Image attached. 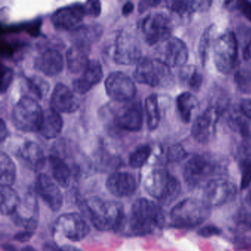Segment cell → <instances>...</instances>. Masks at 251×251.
Wrapping results in <instances>:
<instances>
[{
	"label": "cell",
	"mask_w": 251,
	"mask_h": 251,
	"mask_svg": "<svg viewBox=\"0 0 251 251\" xmlns=\"http://www.w3.org/2000/svg\"><path fill=\"white\" fill-rule=\"evenodd\" d=\"M133 77L139 83L151 87H168L173 83L170 67L156 59L142 58L137 63Z\"/></svg>",
	"instance_id": "5"
},
{
	"label": "cell",
	"mask_w": 251,
	"mask_h": 251,
	"mask_svg": "<svg viewBox=\"0 0 251 251\" xmlns=\"http://www.w3.org/2000/svg\"><path fill=\"white\" fill-rule=\"evenodd\" d=\"M241 176V189H247L251 183V155L242 156L239 162Z\"/></svg>",
	"instance_id": "37"
},
{
	"label": "cell",
	"mask_w": 251,
	"mask_h": 251,
	"mask_svg": "<svg viewBox=\"0 0 251 251\" xmlns=\"http://www.w3.org/2000/svg\"><path fill=\"white\" fill-rule=\"evenodd\" d=\"M221 114L220 110L211 106L195 120L192 125V135L197 142L205 144L213 139L215 135L217 121Z\"/></svg>",
	"instance_id": "16"
},
{
	"label": "cell",
	"mask_w": 251,
	"mask_h": 251,
	"mask_svg": "<svg viewBox=\"0 0 251 251\" xmlns=\"http://www.w3.org/2000/svg\"><path fill=\"white\" fill-rule=\"evenodd\" d=\"M152 149L148 145H142L136 148L129 156V165L132 168L138 169L146 164L151 155Z\"/></svg>",
	"instance_id": "35"
},
{
	"label": "cell",
	"mask_w": 251,
	"mask_h": 251,
	"mask_svg": "<svg viewBox=\"0 0 251 251\" xmlns=\"http://www.w3.org/2000/svg\"><path fill=\"white\" fill-rule=\"evenodd\" d=\"M235 82L242 92H251V75L246 70H239L236 73Z\"/></svg>",
	"instance_id": "40"
},
{
	"label": "cell",
	"mask_w": 251,
	"mask_h": 251,
	"mask_svg": "<svg viewBox=\"0 0 251 251\" xmlns=\"http://www.w3.org/2000/svg\"><path fill=\"white\" fill-rule=\"evenodd\" d=\"M86 16L92 17H98L100 15L102 11V3L98 0H90L83 4Z\"/></svg>",
	"instance_id": "42"
},
{
	"label": "cell",
	"mask_w": 251,
	"mask_h": 251,
	"mask_svg": "<svg viewBox=\"0 0 251 251\" xmlns=\"http://www.w3.org/2000/svg\"><path fill=\"white\" fill-rule=\"evenodd\" d=\"M17 167L11 157L1 152L0 153V184L11 186L17 179Z\"/></svg>",
	"instance_id": "30"
},
{
	"label": "cell",
	"mask_w": 251,
	"mask_h": 251,
	"mask_svg": "<svg viewBox=\"0 0 251 251\" xmlns=\"http://www.w3.org/2000/svg\"><path fill=\"white\" fill-rule=\"evenodd\" d=\"M164 217L159 205L146 198L134 201L126 225L130 234L143 236L152 233L164 226Z\"/></svg>",
	"instance_id": "2"
},
{
	"label": "cell",
	"mask_w": 251,
	"mask_h": 251,
	"mask_svg": "<svg viewBox=\"0 0 251 251\" xmlns=\"http://www.w3.org/2000/svg\"><path fill=\"white\" fill-rule=\"evenodd\" d=\"M29 89L39 99L42 100L47 96L50 91V85L45 79L33 76L27 80Z\"/></svg>",
	"instance_id": "36"
},
{
	"label": "cell",
	"mask_w": 251,
	"mask_h": 251,
	"mask_svg": "<svg viewBox=\"0 0 251 251\" xmlns=\"http://www.w3.org/2000/svg\"><path fill=\"white\" fill-rule=\"evenodd\" d=\"M213 52L214 64L218 71L229 74L237 62L238 43L233 32L226 30L214 40Z\"/></svg>",
	"instance_id": "7"
},
{
	"label": "cell",
	"mask_w": 251,
	"mask_h": 251,
	"mask_svg": "<svg viewBox=\"0 0 251 251\" xmlns=\"http://www.w3.org/2000/svg\"><path fill=\"white\" fill-rule=\"evenodd\" d=\"M35 234V230H25L24 231L19 232L14 236V240L18 241L21 243L29 242Z\"/></svg>",
	"instance_id": "48"
},
{
	"label": "cell",
	"mask_w": 251,
	"mask_h": 251,
	"mask_svg": "<svg viewBox=\"0 0 251 251\" xmlns=\"http://www.w3.org/2000/svg\"><path fill=\"white\" fill-rule=\"evenodd\" d=\"M105 86L109 98L117 102H131L137 93L133 80L121 72L110 74L105 80Z\"/></svg>",
	"instance_id": "13"
},
{
	"label": "cell",
	"mask_w": 251,
	"mask_h": 251,
	"mask_svg": "<svg viewBox=\"0 0 251 251\" xmlns=\"http://www.w3.org/2000/svg\"><path fill=\"white\" fill-rule=\"evenodd\" d=\"M91 47L80 42H74L67 52V64L73 74L84 71L90 60L89 52Z\"/></svg>",
	"instance_id": "24"
},
{
	"label": "cell",
	"mask_w": 251,
	"mask_h": 251,
	"mask_svg": "<svg viewBox=\"0 0 251 251\" xmlns=\"http://www.w3.org/2000/svg\"><path fill=\"white\" fill-rule=\"evenodd\" d=\"M85 16L83 4H74L58 8L52 14L51 21L57 30L75 32L83 26Z\"/></svg>",
	"instance_id": "15"
},
{
	"label": "cell",
	"mask_w": 251,
	"mask_h": 251,
	"mask_svg": "<svg viewBox=\"0 0 251 251\" xmlns=\"http://www.w3.org/2000/svg\"><path fill=\"white\" fill-rule=\"evenodd\" d=\"M95 164L98 170L107 171L117 167L119 164V160L107 152H100Z\"/></svg>",
	"instance_id": "39"
},
{
	"label": "cell",
	"mask_w": 251,
	"mask_h": 251,
	"mask_svg": "<svg viewBox=\"0 0 251 251\" xmlns=\"http://www.w3.org/2000/svg\"><path fill=\"white\" fill-rule=\"evenodd\" d=\"M44 112L37 101L30 97L22 98L13 108L12 121L16 128L21 131H39Z\"/></svg>",
	"instance_id": "6"
},
{
	"label": "cell",
	"mask_w": 251,
	"mask_h": 251,
	"mask_svg": "<svg viewBox=\"0 0 251 251\" xmlns=\"http://www.w3.org/2000/svg\"><path fill=\"white\" fill-rule=\"evenodd\" d=\"M140 44L136 36L123 30L119 33L115 42L114 60L117 64L130 65L137 64L142 58Z\"/></svg>",
	"instance_id": "12"
},
{
	"label": "cell",
	"mask_w": 251,
	"mask_h": 251,
	"mask_svg": "<svg viewBox=\"0 0 251 251\" xmlns=\"http://www.w3.org/2000/svg\"><path fill=\"white\" fill-rule=\"evenodd\" d=\"M177 107L182 120L184 123H190L194 113L199 107L198 99L190 92H183L177 97Z\"/></svg>",
	"instance_id": "29"
},
{
	"label": "cell",
	"mask_w": 251,
	"mask_h": 251,
	"mask_svg": "<svg viewBox=\"0 0 251 251\" xmlns=\"http://www.w3.org/2000/svg\"><path fill=\"white\" fill-rule=\"evenodd\" d=\"M21 251H37L35 248L31 246H26L22 248Z\"/></svg>",
	"instance_id": "54"
},
{
	"label": "cell",
	"mask_w": 251,
	"mask_h": 251,
	"mask_svg": "<svg viewBox=\"0 0 251 251\" xmlns=\"http://www.w3.org/2000/svg\"><path fill=\"white\" fill-rule=\"evenodd\" d=\"M229 126L239 133L245 139L251 138V122L249 119L240 112L230 114L228 121Z\"/></svg>",
	"instance_id": "34"
},
{
	"label": "cell",
	"mask_w": 251,
	"mask_h": 251,
	"mask_svg": "<svg viewBox=\"0 0 251 251\" xmlns=\"http://www.w3.org/2000/svg\"><path fill=\"white\" fill-rule=\"evenodd\" d=\"M239 110L245 117L251 120V100H243L241 102Z\"/></svg>",
	"instance_id": "49"
},
{
	"label": "cell",
	"mask_w": 251,
	"mask_h": 251,
	"mask_svg": "<svg viewBox=\"0 0 251 251\" xmlns=\"http://www.w3.org/2000/svg\"><path fill=\"white\" fill-rule=\"evenodd\" d=\"M105 185L108 192L117 198L131 196L137 189L134 176L126 172H114L108 176Z\"/></svg>",
	"instance_id": "19"
},
{
	"label": "cell",
	"mask_w": 251,
	"mask_h": 251,
	"mask_svg": "<svg viewBox=\"0 0 251 251\" xmlns=\"http://www.w3.org/2000/svg\"><path fill=\"white\" fill-rule=\"evenodd\" d=\"M50 167L52 177L56 183L63 188L69 187L71 183L73 170L64 158L58 155H51L49 157Z\"/></svg>",
	"instance_id": "26"
},
{
	"label": "cell",
	"mask_w": 251,
	"mask_h": 251,
	"mask_svg": "<svg viewBox=\"0 0 251 251\" xmlns=\"http://www.w3.org/2000/svg\"><path fill=\"white\" fill-rule=\"evenodd\" d=\"M133 9H134V5L133 2H127L124 5H123V9H122V13L123 15L125 17H127V16L131 14L133 12Z\"/></svg>",
	"instance_id": "51"
},
{
	"label": "cell",
	"mask_w": 251,
	"mask_h": 251,
	"mask_svg": "<svg viewBox=\"0 0 251 251\" xmlns=\"http://www.w3.org/2000/svg\"><path fill=\"white\" fill-rule=\"evenodd\" d=\"M181 81L192 91L198 92L202 83V76L194 66L182 67L180 73Z\"/></svg>",
	"instance_id": "33"
},
{
	"label": "cell",
	"mask_w": 251,
	"mask_h": 251,
	"mask_svg": "<svg viewBox=\"0 0 251 251\" xmlns=\"http://www.w3.org/2000/svg\"><path fill=\"white\" fill-rule=\"evenodd\" d=\"M144 184L146 192L164 205L176 201L181 189L178 180L164 169L152 170Z\"/></svg>",
	"instance_id": "4"
},
{
	"label": "cell",
	"mask_w": 251,
	"mask_h": 251,
	"mask_svg": "<svg viewBox=\"0 0 251 251\" xmlns=\"http://www.w3.org/2000/svg\"><path fill=\"white\" fill-rule=\"evenodd\" d=\"M141 30L145 42L149 45H155L171 37L173 25L166 14L151 13L142 20Z\"/></svg>",
	"instance_id": "9"
},
{
	"label": "cell",
	"mask_w": 251,
	"mask_h": 251,
	"mask_svg": "<svg viewBox=\"0 0 251 251\" xmlns=\"http://www.w3.org/2000/svg\"><path fill=\"white\" fill-rule=\"evenodd\" d=\"M53 227L55 233H61L73 242L83 240L91 231L84 217L77 213L62 214L55 220Z\"/></svg>",
	"instance_id": "11"
},
{
	"label": "cell",
	"mask_w": 251,
	"mask_h": 251,
	"mask_svg": "<svg viewBox=\"0 0 251 251\" xmlns=\"http://www.w3.org/2000/svg\"><path fill=\"white\" fill-rule=\"evenodd\" d=\"M64 67V58L59 51L48 49L36 59L35 67L49 77L58 75Z\"/></svg>",
	"instance_id": "23"
},
{
	"label": "cell",
	"mask_w": 251,
	"mask_h": 251,
	"mask_svg": "<svg viewBox=\"0 0 251 251\" xmlns=\"http://www.w3.org/2000/svg\"><path fill=\"white\" fill-rule=\"evenodd\" d=\"M236 186L225 179H213L204 188L202 201L210 208L219 207L228 203L235 199Z\"/></svg>",
	"instance_id": "14"
},
{
	"label": "cell",
	"mask_w": 251,
	"mask_h": 251,
	"mask_svg": "<svg viewBox=\"0 0 251 251\" xmlns=\"http://www.w3.org/2000/svg\"><path fill=\"white\" fill-rule=\"evenodd\" d=\"M237 224L239 227L245 230L251 229V214L247 211H243L239 214L237 219Z\"/></svg>",
	"instance_id": "46"
},
{
	"label": "cell",
	"mask_w": 251,
	"mask_h": 251,
	"mask_svg": "<svg viewBox=\"0 0 251 251\" xmlns=\"http://www.w3.org/2000/svg\"><path fill=\"white\" fill-rule=\"evenodd\" d=\"M117 127L127 131L136 132L143 126V109L140 102H126L114 116Z\"/></svg>",
	"instance_id": "17"
},
{
	"label": "cell",
	"mask_w": 251,
	"mask_h": 251,
	"mask_svg": "<svg viewBox=\"0 0 251 251\" xmlns=\"http://www.w3.org/2000/svg\"><path fill=\"white\" fill-rule=\"evenodd\" d=\"M219 164L210 154L194 155L186 162L183 177L188 186L195 187L217 173Z\"/></svg>",
	"instance_id": "8"
},
{
	"label": "cell",
	"mask_w": 251,
	"mask_h": 251,
	"mask_svg": "<svg viewBox=\"0 0 251 251\" xmlns=\"http://www.w3.org/2000/svg\"><path fill=\"white\" fill-rule=\"evenodd\" d=\"M246 201L251 208V189H250L249 192H248V195H247Z\"/></svg>",
	"instance_id": "53"
},
{
	"label": "cell",
	"mask_w": 251,
	"mask_h": 251,
	"mask_svg": "<svg viewBox=\"0 0 251 251\" xmlns=\"http://www.w3.org/2000/svg\"><path fill=\"white\" fill-rule=\"evenodd\" d=\"M213 26H210L202 34L199 45V52L202 64H205L208 55V50L212 42Z\"/></svg>",
	"instance_id": "38"
},
{
	"label": "cell",
	"mask_w": 251,
	"mask_h": 251,
	"mask_svg": "<svg viewBox=\"0 0 251 251\" xmlns=\"http://www.w3.org/2000/svg\"><path fill=\"white\" fill-rule=\"evenodd\" d=\"M145 111L147 114V123L150 130H154L158 127L160 122V111L158 98L152 94L145 100Z\"/></svg>",
	"instance_id": "32"
},
{
	"label": "cell",
	"mask_w": 251,
	"mask_h": 251,
	"mask_svg": "<svg viewBox=\"0 0 251 251\" xmlns=\"http://www.w3.org/2000/svg\"><path fill=\"white\" fill-rule=\"evenodd\" d=\"M64 122L59 113L52 109L44 112L43 120L39 132L47 139H52L61 134Z\"/></svg>",
	"instance_id": "25"
},
{
	"label": "cell",
	"mask_w": 251,
	"mask_h": 251,
	"mask_svg": "<svg viewBox=\"0 0 251 251\" xmlns=\"http://www.w3.org/2000/svg\"><path fill=\"white\" fill-rule=\"evenodd\" d=\"M236 8L251 23V2L240 0L236 2Z\"/></svg>",
	"instance_id": "45"
},
{
	"label": "cell",
	"mask_w": 251,
	"mask_h": 251,
	"mask_svg": "<svg viewBox=\"0 0 251 251\" xmlns=\"http://www.w3.org/2000/svg\"><path fill=\"white\" fill-rule=\"evenodd\" d=\"M222 230L215 226H205L198 231V235L202 237L208 238L221 234Z\"/></svg>",
	"instance_id": "44"
},
{
	"label": "cell",
	"mask_w": 251,
	"mask_h": 251,
	"mask_svg": "<svg viewBox=\"0 0 251 251\" xmlns=\"http://www.w3.org/2000/svg\"><path fill=\"white\" fill-rule=\"evenodd\" d=\"M166 6L170 11L181 17L190 16L197 11L208 8L209 1L195 0H170L165 2Z\"/></svg>",
	"instance_id": "27"
},
{
	"label": "cell",
	"mask_w": 251,
	"mask_h": 251,
	"mask_svg": "<svg viewBox=\"0 0 251 251\" xmlns=\"http://www.w3.org/2000/svg\"><path fill=\"white\" fill-rule=\"evenodd\" d=\"M103 78V70L100 63L97 60H91L83 71L81 77L73 81L75 92L84 95L95 85L100 83Z\"/></svg>",
	"instance_id": "21"
},
{
	"label": "cell",
	"mask_w": 251,
	"mask_h": 251,
	"mask_svg": "<svg viewBox=\"0 0 251 251\" xmlns=\"http://www.w3.org/2000/svg\"><path fill=\"white\" fill-rule=\"evenodd\" d=\"M9 136V132H8V127L5 125L4 120H1V124H0V141L1 142H4V141Z\"/></svg>",
	"instance_id": "50"
},
{
	"label": "cell",
	"mask_w": 251,
	"mask_h": 251,
	"mask_svg": "<svg viewBox=\"0 0 251 251\" xmlns=\"http://www.w3.org/2000/svg\"><path fill=\"white\" fill-rule=\"evenodd\" d=\"M161 2V1H159V0H143V1H141L139 2L138 9H139V13L142 14V13L145 12V11L149 10L150 8L156 7Z\"/></svg>",
	"instance_id": "47"
},
{
	"label": "cell",
	"mask_w": 251,
	"mask_h": 251,
	"mask_svg": "<svg viewBox=\"0 0 251 251\" xmlns=\"http://www.w3.org/2000/svg\"><path fill=\"white\" fill-rule=\"evenodd\" d=\"M19 158L25 167L34 172H39L45 167L46 158L39 144L27 142L19 150Z\"/></svg>",
	"instance_id": "22"
},
{
	"label": "cell",
	"mask_w": 251,
	"mask_h": 251,
	"mask_svg": "<svg viewBox=\"0 0 251 251\" xmlns=\"http://www.w3.org/2000/svg\"><path fill=\"white\" fill-rule=\"evenodd\" d=\"M13 79H14V72L11 69L2 66V78H1V94L3 95L4 93L8 91V88L11 86L12 83Z\"/></svg>",
	"instance_id": "43"
},
{
	"label": "cell",
	"mask_w": 251,
	"mask_h": 251,
	"mask_svg": "<svg viewBox=\"0 0 251 251\" xmlns=\"http://www.w3.org/2000/svg\"><path fill=\"white\" fill-rule=\"evenodd\" d=\"M187 156V152L180 145L170 146L167 150V158L170 162H179Z\"/></svg>",
	"instance_id": "41"
},
{
	"label": "cell",
	"mask_w": 251,
	"mask_h": 251,
	"mask_svg": "<svg viewBox=\"0 0 251 251\" xmlns=\"http://www.w3.org/2000/svg\"><path fill=\"white\" fill-rule=\"evenodd\" d=\"M79 108V102L75 95L63 83L55 86L50 98V108L58 113L75 112Z\"/></svg>",
	"instance_id": "20"
},
{
	"label": "cell",
	"mask_w": 251,
	"mask_h": 251,
	"mask_svg": "<svg viewBox=\"0 0 251 251\" xmlns=\"http://www.w3.org/2000/svg\"><path fill=\"white\" fill-rule=\"evenodd\" d=\"M155 59L168 67H183L188 60L189 51L184 42L176 37L168 38L158 44Z\"/></svg>",
	"instance_id": "10"
},
{
	"label": "cell",
	"mask_w": 251,
	"mask_h": 251,
	"mask_svg": "<svg viewBox=\"0 0 251 251\" xmlns=\"http://www.w3.org/2000/svg\"><path fill=\"white\" fill-rule=\"evenodd\" d=\"M79 208L83 217L98 230H117L126 225L124 207L117 201L92 197L83 200Z\"/></svg>",
	"instance_id": "1"
},
{
	"label": "cell",
	"mask_w": 251,
	"mask_h": 251,
	"mask_svg": "<svg viewBox=\"0 0 251 251\" xmlns=\"http://www.w3.org/2000/svg\"><path fill=\"white\" fill-rule=\"evenodd\" d=\"M35 189L36 193L51 211L57 212L61 209L64 202L62 192L49 176L44 173L39 175Z\"/></svg>",
	"instance_id": "18"
},
{
	"label": "cell",
	"mask_w": 251,
	"mask_h": 251,
	"mask_svg": "<svg viewBox=\"0 0 251 251\" xmlns=\"http://www.w3.org/2000/svg\"><path fill=\"white\" fill-rule=\"evenodd\" d=\"M211 215V208L203 201L186 198L176 204L170 211L172 226L192 228L202 225Z\"/></svg>",
	"instance_id": "3"
},
{
	"label": "cell",
	"mask_w": 251,
	"mask_h": 251,
	"mask_svg": "<svg viewBox=\"0 0 251 251\" xmlns=\"http://www.w3.org/2000/svg\"><path fill=\"white\" fill-rule=\"evenodd\" d=\"M74 33V42H80L91 47L92 44L100 39L103 33V28L100 25H83Z\"/></svg>",
	"instance_id": "31"
},
{
	"label": "cell",
	"mask_w": 251,
	"mask_h": 251,
	"mask_svg": "<svg viewBox=\"0 0 251 251\" xmlns=\"http://www.w3.org/2000/svg\"><path fill=\"white\" fill-rule=\"evenodd\" d=\"M57 251H83L80 248H76L73 245H65L60 247Z\"/></svg>",
	"instance_id": "52"
},
{
	"label": "cell",
	"mask_w": 251,
	"mask_h": 251,
	"mask_svg": "<svg viewBox=\"0 0 251 251\" xmlns=\"http://www.w3.org/2000/svg\"><path fill=\"white\" fill-rule=\"evenodd\" d=\"M0 211L4 216H12L21 205L19 194L11 186H1L0 189Z\"/></svg>",
	"instance_id": "28"
}]
</instances>
